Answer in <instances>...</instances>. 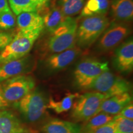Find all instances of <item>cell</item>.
<instances>
[{
  "label": "cell",
  "mask_w": 133,
  "mask_h": 133,
  "mask_svg": "<svg viewBox=\"0 0 133 133\" xmlns=\"http://www.w3.org/2000/svg\"><path fill=\"white\" fill-rule=\"evenodd\" d=\"M111 9L113 16L118 21H130L132 19V0H113Z\"/></svg>",
  "instance_id": "e0dca14e"
},
{
  "label": "cell",
  "mask_w": 133,
  "mask_h": 133,
  "mask_svg": "<svg viewBox=\"0 0 133 133\" xmlns=\"http://www.w3.org/2000/svg\"><path fill=\"white\" fill-rule=\"evenodd\" d=\"M118 115L123 117L124 118L133 119V104L132 102L124 107L118 114Z\"/></svg>",
  "instance_id": "4316f807"
},
{
  "label": "cell",
  "mask_w": 133,
  "mask_h": 133,
  "mask_svg": "<svg viewBox=\"0 0 133 133\" xmlns=\"http://www.w3.org/2000/svg\"><path fill=\"white\" fill-rule=\"evenodd\" d=\"M106 96L96 91L86 92L74 100L72 116L78 121H86L99 113L101 104Z\"/></svg>",
  "instance_id": "277c9868"
},
{
  "label": "cell",
  "mask_w": 133,
  "mask_h": 133,
  "mask_svg": "<svg viewBox=\"0 0 133 133\" xmlns=\"http://www.w3.org/2000/svg\"><path fill=\"white\" fill-rule=\"evenodd\" d=\"M109 19L104 15L86 17L77 27L76 43L81 48L91 46L109 26Z\"/></svg>",
  "instance_id": "3957f363"
},
{
  "label": "cell",
  "mask_w": 133,
  "mask_h": 133,
  "mask_svg": "<svg viewBox=\"0 0 133 133\" xmlns=\"http://www.w3.org/2000/svg\"><path fill=\"white\" fill-rule=\"evenodd\" d=\"M44 133H81V127L70 121L52 119L43 126Z\"/></svg>",
  "instance_id": "2e32d148"
},
{
  "label": "cell",
  "mask_w": 133,
  "mask_h": 133,
  "mask_svg": "<svg viewBox=\"0 0 133 133\" xmlns=\"http://www.w3.org/2000/svg\"><path fill=\"white\" fill-rule=\"evenodd\" d=\"M10 10L8 0H0V14Z\"/></svg>",
  "instance_id": "f546056e"
},
{
  "label": "cell",
  "mask_w": 133,
  "mask_h": 133,
  "mask_svg": "<svg viewBox=\"0 0 133 133\" xmlns=\"http://www.w3.org/2000/svg\"><path fill=\"white\" fill-rule=\"evenodd\" d=\"M13 35L0 30V49H3L13 39Z\"/></svg>",
  "instance_id": "83f0119b"
},
{
  "label": "cell",
  "mask_w": 133,
  "mask_h": 133,
  "mask_svg": "<svg viewBox=\"0 0 133 133\" xmlns=\"http://www.w3.org/2000/svg\"><path fill=\"white\" fill-rule=\"evenodd\" d=\"M114 115L99 112L92 116L89 120L86 121V123L81 128V133H87L101 127L104 124L109 123L114 120Z\"/></svg>",
  "instance_id": "44dd1931"
},
{
  "label": "cell",
  "mask_w": 133,
  "mask_h": 133,
  "mask_svg": "<svg viewBox=\"0 0 133 133\" xmlns=\"http://www.w3.org/2000/svg\"><path fill=\"white\" fill-rule=\"evenodd\" d=\"M16 23L17 24V31L41 33L44 29L43 17L36 12H24L18 15Z\"/></svg>",
  "instance_id": "5bb4252c"
},
{
  "label": "cell",
  "mask_w": 133,
  "mask_h": 133,
  "mask_svg": "<svg viewBox=\"0 0 133 133\" xmlns=\"http://www.w3.org/2000/svg\"><path fill=\"white\" fill-rule=\"evenodd\" d=\"M48 102L44 94L33 90L19 101L14 103L25 119L29 122L39 120L45 114Z\"/></svg>",
  "instance_id": "5b68a950"
},
{
  "label": "cell",
  "mask_w": 133,
  "mask_h": 133,
  "mask_svg": "<svg viewBox=\"0 0 133 133\" xmlns=\"http://www.w3.org/2000/svg\"><path fill=\"white\" fill-rule=\"evenodd\" d=\"M85 0H59L58 7L66 17L78 14L84 6Z\"/></svg>",
  "instance_id": "7402d4cb"
},
{
  "label": "cell",
  "mask_w": 133,
  "mask_h": 133,
  "mask_svg": "<svg viewBox=\"0 0 133 133\" xmlns=\"http://www.w3.org/2000/svg\"><path fill=\"white\" fill-rule=\"evenodd\" d=\"M81 52L80 48L75 46L62 52L50 55L46 58L44 65L51 71L61 70L70 65L78 57Z\"/></svg>",
  "instance_id": "8fae6325"
},
{
  "label": "cell",
  "mask_w": 133,
  "mask_h": 133,
  "mask_svg": "<svg viewBox=\"0 0 133 133\" xmlns=\"http://www.w3.org/2000/svg\"><path fill=\"white\" fill-rule=\"evenodd\" d=\"M114 121L116 124L115 133H132L133 121L132 119L124 118L118 115L114 116Z\"/></svg>",
  "instance_id": "cb8c5ba5"
},
{
  "label": "cell",
  "mask_w": 133,
  "mask_h": 133,
  "mask_svg": "<svg viewBox=\"0 0 133 133\" xmlns=\"http://www.w3.org/2000/svg\"><path fill=\"white\" fill-rule=\"evenodd\" d=\"M40 33L16 31L12 41L0 52V66L27 56Z\"/></svg>",
  "instance_id": "7a4b0ae2"
},
{
  "label": "cell",
  "mask_w": 133,
  "mask_h": 133,
  "mask_svg": "<svg viewBox=\"0 0 133 133\" xmlns=\"http://www.w3.org/2000/svg\"><path fill=\"white\" fill-rule=\"evenodd\" d=\"M110 6L109 0H88L81 9V16L83 17L94 15H104Z\"/></svg>",
  "instance_id": "ac0fdd59"
},
{
  "label": "cell",
  "mask_w": 133,
  "mask_h": 133,
  "mask_svg": "<svg viewBox=\"0 0 133 133\" xmlns=\"http://www.w3.org/2000/svg\"><path fill=\"white\" fill-rule=\"evenodd\" d=\"M9 104L4 99V96L3 94V90L1 84L0 83V110L4 109L5 108L9 107Z\"/></svg>",
  "instance_id": "f1b7e54d"
},
{
  "label": "cell",
  "mask_w": 133,
  "mask_h": 133,
  "mask_svg": "<svg viewBox=\"0 0 133 133\" xmlns=\"http://www.w3.org/2000/svg\"><path fill=\"white\" fill-rule=\"evenodd\" d=\"M34 62L31 56L10 61L0 66V83L16 76L25 74L32 69Z\"/></svg>",
  "instance_id": "30bf717a"
},
{
  "label": "cell",
  "mask_w": 133,
  "mask_h": 133,
  "mask_svg": "<svg viewBox=\"0 0 133 133\" xmlns=\"http://www.w3.org/2000/svg\"><path fill=\"white\" fill-rule=\"evenodd\" d=\"M130 29L127 25L114 24L107 28L98 42V48L103 51L112 49L129 35Z\"/></svg>",
  "instance_id": "9c48e42d"
},
{
  "label": "cell",
  "mask_w": 133,
  "mask_h": 133,
  "mask_svg": "<svg viewBox=\"0 0 133 133\" xmlns=\"http://www.w3.org/2000/svg\"><path fill=\"white\" fill-rule=\"evenodd\" d=\"M130 88L128 81L107 70L100 75L88 89L103 94L108 98L116 94L129 92Z\"/></svg>",
  "instance_id": "52a82bcc"
},
{
  "label": "cell",
  "mask_w": 133,
  "mask_h": 133,
  "mask_svg": "<svg viewBox=\"0 0 133 133\" xmlns=\"http://www.w3.org/2000/svg\"><path fill=\"white\" fill-rule=\"evenodd\" d=\"M42 17L44 28H46L48 31L51 32L64 22L67 17L64 16L59 8L57 6L48 10Z\"/></svg>",
  "instance_id": "d6986e66"
},
{
  "label": "cell",
  "mask_w": 133,
  "mask_h": 133,
  "mask_svg": "<svg viewBox=\"0 0 133 133\" xmlns=\"http://www.w3.org/2000/svg\"><path fill=\"white\" fill-rule=\"evenodd\" d=\"M32 1L35 3V4L36 5V7H37L38 10V9L41 8L43 7L44 5L47 4L50 0H32Z\"/></svg>",
  "instance_id": "4dcf8cb0"
},
{
  "label": "cell",
  "mask_w": 133,
  "mask_h": 133,
  "mask_svg": "<svg viewBox=\"0 0 133 133\" xmlns=\"http://www.w3.org/2000/svg\"><path fill=\"white\" fill-rule=\"evenodd\" d=\"M78 96V93H69L60 101H56L50 97L47 104V109L52 110L57 114L69 111L72 107L74 100Z\"/></svg>",
  "instance_id": "ffe728a7"
},
{
  "label": "cell",
  "mask_w": 133,
  "mask_h": 133,
  "mask_svg": "<svg viewBox=\"0 0 133 133\" xmlns=\"http://www.w3.org/2000/svg\"><path fill=\"white\" fill-rule=\"evenodd\" d=\"M107 70H109L107 62L92 59L83 60L74 71L75 82L79 88L88 89L100 75Z\"/></svg>",
  "instance_id": "8992f818"
},
{
  "label": "cell",
  "mask_w": 133,
  "mask_h": 133,
  "mask_svg": "<svg viewBox=\"0 0 133 133\" xmlns=\"http://www.w3.org/2000/svg\"><path fill=\"white\" fill-rule=\"evenodd\" d=\"M76 20L67 17L57 29L51 34L42 48L43 55L45 57L65 51L75 46Z\"/></svg>",
  "instance_id": "6da1fadb"
},
{
  "label": "cell",
  "mask_w": 133,
  "mask_h": 133,
  "mask_svg": "<svg viewBox=\"0 0 133 133\" xmlns=\"http://www.w3.org/2000/svg\"><path fill=\"white\" fill-rule=\"evenodd\" d=\"M116 124L113 120L109 123L104 124L98 128L88 132L87 133H115Z\"/></svg>",
  "instance_id": "484cf974"
},
{
  "label": "cell",
  "mask_w": 133,
  "mask_h": 133,
  "mask_svg": "<svg viewBox=\"0 0 133 133\" xmlns=\"http://www.w3.org/2000/svg\"><path fill=\"white\" fill-rule=\"evenodd\" d=\"M16 18L11 10L0 14V30H6L14 27Z\"/></svg>",
  "instance_id": "d4e9b609"
},
{
  "label": "cell",
  "mask_w": 133,
  "mask_h": 133,
  "mask_svg": "<svg viewBox=\"0 0 133 133\" xmlns=\"http://www.w3.org/2000/svg\"><path fill=\"white\" fill-rule=\"evenodd\" d=\"M14 14L18 15L24 12H36L37 7L32 0H8Z\"/></svg>",
  "instance_id": "603a6c76"
},
{
  "label": "cell",
  "mask_w": 133,
  "mask_h": 133,
  "mask_svg": "<svg viewBox=\"0 0 133 133\" xmlns=\"http://www.w3.org/2000/svg\"><path fill=\"white\" fill-rule=\"evenodd\" d=\"M131 102H132V97L129 92L116 94L104 100L99 113L104 112L111 115H116Z\"/></svg>",
  "instance_id": "9a60e30c"
},
{
  "label": "cell",
  "mask_w": 133,
  "mask_h": 133,
  "mask_svg": "<svg viewBox=\"0 0 133 133\" xmlns=\"http://www.w3.org/2000/svg\"><path fill=\"white\" fill-rule=\"evenodd\" d=\"M114 65L121 72H129L133 68V40L129 39L115 51Z\"/></svg>",
  "instance_id": "7c38bea8"
},
{
  "label": "cell",
  "mask_w": 133,
  "mask_h": 133,
  "mask_svg": "<svg viewBox=\"0 0 133 133\" xmlns=\"http://www.w3.org/2000/svg\"><path fill=\"white\" fill-rule=\"evenodd\" d=\"M0 133H35L29 128L12 112L0 110Z\"/></svg>",
  "instance_id": "4fadbf2b"
},
{
  "label": "cell",
  "mask_w": 133,
  "mask_h": 133,
  "mask_svg": "<svg viewBox=\"0 0 133 133\" xmlns=\"http://www.w3.org/2000/svg\"><path fill=\"white\" fill-rule=\"evenodd\" d=\"M3 94L9 104L19 101L34 90L35 81L30 76L20 75L1 83Z\"/></svg>",
  "instance_id": "ba28073f"
}]
</instances>
